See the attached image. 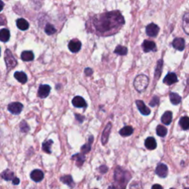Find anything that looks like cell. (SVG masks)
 <instances>
[{"instance_id":"obj_1","label":"cell","mask_w":189,"mask_h":189,"mask_svg":"<svg viewBox=\"0 0 189 189\" xmlns=\"http://www.w3.org/2000/svg\"><path fill=\"white\" fill-rule=\"evenodd\" d=\"M95 29L101 34H111L124 24V19L118 11H112L99 15L94 19Z\"/></svg>"},{"instance_id":"obj_2","label":"cell","mask_w":189,"mask_h":189,"mask_svg":"<svg viewBox=\"0 0 189 189\" xmlns=\"http://www.w3.org/2000/svg\"><path fill=\"white\" fill-rule=\"evenodd\" d=\"M148 84V78L145 75H139L134 78V88L138 92H142L145 90Z\"/></svg>"},{"instance_id":"obj_3","label":"cell","mask_w":189,"mask_h":189,"mask_svg":"<svg viewBox=\"0 0 189 189\" xmlns=\"http://www.w3.org/2000/svg\"><path fill=\"white\" fill-rule=\"evenodd\" d=\"M5 60L6 62L7 67L8 70L13 69L17 64V62L10 50H6L5 52Z\"/></svg>"},{"instance_id":"obj_4","label":"cell","mask_w":189,"mask_h":189,"mask_svg":"<svg viewBox=\"0 0 189 189\" xmlns=\"http://www.w3.org/2000/svg\"><path fill=\"white\" fill-rule=\"evenodd\" d=\"M126 173L127 171H123L122 169H120V168H118L115 173V179L120 183V185H123L124 188H125V185L128 183V179L123 177Z\"/></svg>"},{"instance_id":"obj_5","label":"cell","mask_w":189,"mask_h":189,"mask_svg":"<svg viewBox=\"0 0 189 189\" xmlns=\"http://www.w3.org/2000/svg\"><path fill=\"white\" fill-rule=\"evenodd\" d=\"M8 110L13 115H19L23 109V105L19 102H13L8 105Z\"/></svg>"},{"instance_id":"obj_6","label":"cell","mask_w":189,"mask_h":189,"mask_svg":"<svg viewBox=\"0 0 189 189\" xmlns=\"http://www.w3.org/2000/svg\"><path fill=\"white\" fill-rule=\"evenodd\" d=\"M159 30L160 29H159V27L157 24L154 23L149 24L146 28V34L150 37H155L158 34Z\"/></svg>"},{"instance_id":"obj_7","label":"cell","mask_w":189,"mask_h":189,"mask_svg":"<svg viewBox=\"0 0 189 189\" xmlns=\"http://www.w3.org/2000/svg\"><path fill=\"white\" fill-rule=\"evenodd\" d=\"M50 87L49 85L47 84H44V85H41L38 88V97L41 98H47V96L49 95L50 92Z\"/></svg>"},{"instance_id":"obj_8","label":"cell","mask_w":189,"mask_h":189,"mask_svg":"<svg viewBox=\"0 0 189 189\" xmlns=\"http://www.w3.org/2000/svg\"><path fill=\"white\" fill-rule=\"evenodd\" d=\"M68 47H69L70 50L72 52H77L80 50L81 43H80L79 40L73 39L70 41L69 45H68Z\"/></svg>"},{"instance_id":"obj_9","label":"cell","mask_w":189,"mask_h":189,"mask_svg":"<svg viewBox=\"0 0 189 189\" xmlns=\"http://www.w3.org/2000/svg\"><path fill=\"white\" fill-rule=\"evenodd\" d=\"M142 47L144 52H148L150 51H155L156 50V45L155 43L149 40H145L143 43L142 44Z\"/></svg>"},{"instance_id":"obj_10","label":"cell","mask_w":189,"mask_h":189,"mask_svg":"<svg viewBox=\"0 0 189 189\" xmlns=\"http://www.w3.org/2000/svg\"><path fill=\"white\" fill-rule=\"evenodd\" d=\"M30 178L36 183L41 182L44 179L43 171L39 170V169H36V170L33 171L30 174Z\"/></svg>"},{"instance_id":"obj_11","label":"cell","mask_w":189,"mask_h":189,"mask_svg":"<svg viewBox=\"0 0 189 189\" xmlns=\"http://www.w3.org/2000/svg\"><path fill=\"white\" fill-rule=\"evenodd\" d=\"M156 174L160 177H166L168 175V167L165 164H159L156 168Z\"/></svg>"},{"instance_id":"obj_12","label":"cell","mask_w":189,"mask_h":189,"mask_svg":"<svg viewBox=\"0 0 189 189\" xmlns=\"http://www.w3.org/2000/svg\"><path fill=\"white\" fill-rule=\"evenodd\" d=\"M72 103H73V106L77 108H83L87 106V103H86L84 99L82 97H80V96H76V97H75L73 99Z\"/></svg>"},{"instance_id":"obj_13","label":"cell","mask_w":189,"mask_h":189,"mask_svg":"<svg viewBox=\"0 0 189 189\" xmlns=\"http://www.w3.org/2000/svg\"><path fill=\"white\" fill-rule=\"evenodd\" d=\"M177 81V77L174 73H171L166 75V76L163 79V82L167 85H172L174 83H176Z\"/></svg>"},{"instance_id":"obj_14","label":"cell","mask_w":189,"mask_h":189,"mask_svg":"<svg viewBox=\"0 0 189 189\" xmlns=\"http://www.w3.org/2000/svg\"><path fill=\"white\" fill-rule=\"evenodd\" d=\"M172 45L176 50L182 51V50H184L185 48L184 39H183V38H176L174 41H173Z\"/></svg>"},{"instance_id":"obj_15","label":"cell","mask_w":189,"mask_h":189,"mask_svg":"<svg viewBox=\"0 0 189 189\" xmlns=\"http://www.w3.org/2000/svg\"><path fill=\"white\" fill-rule=\"evenodd\" d=\"M136 104H137L138 109L140 110V112H141V114H143V115H148L150 113H151V110L147 107L144 103H143L142 101L137 100V101H136Z\"/></svg>"},{"instance_id":"obj_16","label":"cell","mask_w":189,"mask_h":189,"mask_svg":"<svg viewBox=\"0 0 189 189\" xmlns=\"http://www.w3.org/2000/svg\"><path fill=\"white\" fill-rule=\"evenodd\" d=\"M112 128V124L111 123H109L106 125V127H105L104 132L102 134V138H101V141H102L103 144H106L108 141V138H109L110 131H111Z\"/></svg>"},{"instance_id":"obj_17","label":"cell","mask_w":189,"mask_h":189,"mask_svg":"<svg viewBox=\"0 0 189 189\" xmlns=\"http://www.w3.org/2000/svg\"><path fill=\"white\" fill-rule=\"evenodd\" d=\"M145 146L148 149L154 150L157 148V142L154 137H148L145 141Z\"/></svg>"},{"instance_id":"obj_18","label":"cell","mask_w":189,"mask_h":189,"mask_svg":"<svg viewBox=\"0 0 189 189\" xmlns=\"http://www.w3.org/2000/svg\"><path fill=\"white\" fill-rule=\"evenodd\" d=\"M161 121L163 124L166 125H169L172 121V112L170 111L166 112L165 113L162 115V118H161Z\"/></svg>"},{"instance_id":"obj_19","label":"cell","mask_w":189,"mask_h":189,"mask_svg":"<svg viewBox=\"0 0 189 189\" xmlns=\"http://www.w3.org/2000/svg\"><path fill=\"white\" fill-rule=\"evenodd\" d=\"M16 25L21 30H26L29 27V23L24 19H19L16 21Z\"/></svg>"},{"instance_id":"obj_20","label":"cell","mask_w":189,"mask_h":189,"mask_svg":"<svg viewBox=\"0 0 189 189\" xmlns=\"http://www.w3.org/2000/svg\"><path fill=\"white\" fill-rule=\"evenodd\" d=\"M10 36V31L8 29H2L0 30V41L3 42H6L9 40Z\"/></svg>"},{"instance_id":"obj_21","label":"cell","mask_w":189,"mask_h":189,"mask_svg":"<svg viewBox=\"0 0 189 189\" xmlns=\"http://www.w3.org/2000/svg\"><path fill=\"white\" fill-rule=\"evenodd\" d=\"M14 77L16 79L18 80L22 84H25L27 80V76L23 72H16L14 73Z\"/></svg>"},{"instance_id":"obj_22","label":"cell","mask_w":189,"mask_h":189,"mask_svg":"<svg viewBox=\"0 0 189 189\" xmlns=\"http://www.w3.org/2000/svg\"><path fill=\"white\" fill-rule=\"evenodd\" d=\"M21 58L24 62H30V61L33 60L34 54L33 53L32 51H24L21 55Z\"/></svg>"},{"instance_id":"obj_23","label":"cell","mask_w":189,"mask_h":189,"mask_svg":"<svg viewBox=\"0 0 189 189\" xmlns=\"http://www.w3.org/2000/svg\"><path fill=\"white\" fill-rule=\"evenodd\" d=\"M2 177L7 181H10V180H13L14 179V174L13 171L9 170V169H7L2 173Z\"/></svg>"},{"instance_id":"obj_24","label":"cell","mask_w":189,"mask_h":189,"mask_svg":"<svg viewBox=\"0 0 189 189\" xmlns=\"http://www.w3.org/2000/svg\"><path fill=\"white\" fill-rule=\"evenodd\" d=\"M183 27L185 32L189 35V13H185L183 16Z\"/></svg>"},{"instance_id":"obj_25","label":"cell","mask_w":189,"mask_h":189,"mask_svg":"<svg viewBox=\"0 0 189 189\" xmlns=\"http://www.w3.org/2000/svg\"><path fill=\"white\" fill-rule=\"evenodd\" d=\"M120 134L123 137H127V136H129L133 133V129L129 126H127V127H124L122 128L120 130Z\"/></svg>"},{"instance_id":"obj_26","label":"cell","mask_w":189,"mask_h":189,"mask_svg":"<svg viewBox=\"0 0 189 189\" xmlns=\"http://www.w3.org/2000/svg\"><path fill=\"white\" fill-rule=\"evenodd\" d=\"M170 101L173 104L177 105L181 102V97L178 94L171 92L170 94Z\"/></svg>"},{"instance_id":"obj_27","label":"cell","mask_w":189,"mask_h":189,"mask_svg":"<svg viewBox=\"0 0 189 189\" xmlns=\"http://www.w3.org/2000/svg\"><path fill=\"white\" fill-rule=\"evenodd\" d=\"M180 125L184 130L189 129V118L188 117H183L180 120Z\"/></svg>"},{"instance_id":"obj_28","label":"cell","mask_w":189,"mask_h":189,"mask_svg":"<svg viewBox=\"0 0 189 189\" xmlns=\"http://www.w3.org/2000/svg\"><path fill=\"white\" fill-rule=\"evenodd\" d=\"M61 180H62V183H64V184H66L69 185L70 187H73L74 185V183H73V178L70 175H66V176H64L62 177H61Z\"/></svg>"},{"instance_id":"obj_29","label":"cell","mask_w":189,"mask_h":189,"mask_svg":"<svg viewBox=\"0 0 189 189\" xmlns=\"http://www.w3.org/2000/svg\"><path fill=\"white\" fill-rule=\"evenodd\" d=\"M115 53L118 54L119 55H125L127 54L128 50L126 47L123 46H120V45H118V47L115 48Z\"/></svg>"},{"instance_id":"obj_30","label":"cell","mask_w":189,"mask_h":189,"mask_svg":"<svg viewBox=\"0 0 189 189\" xmlns=\"http://www.w3.org/2000/svg\"><path fill=\"white\" fill-rule=\"evenodd\" d=\"M53 143L52 140H49V141H45L42 145V149L44 152H47V153L50 154L51 153V150H50V147H51L52 144Z\"/></svg>"},{"instance_id":"obj_31","label":"cell","mask_w":189,"mask_h":189,"mask_svg":"<svg viewBox=\"0 0 189 189\" xmlns=\"http://www.w3.org/2000/svg\"><path fill=\"white\" fill-rule=\"evenodd\" d=\"M156 132L157 135L160 136V137H165V136L167 134V129L166 127H164L163 126L159 125L158 127H157Z\"/></svg>"},{"instance_id":"obj_32","label":"cell","mask_w":189,"mask_h":189,"mask_svg":"<svg viewBox=\"0 0 189 189\" xmlns=\"http://www.w3.org/2000/svg\"><path fill=\"white\" fill-rule=\"evenodd\" d=\"M162 64H163V62H162V59L159 60L158 62H157L156 71H155V78H157V79H158L160 76L161 70H162Z\"/></svg>"},{"instance_id":"obj_33","label":"cell","mask_w":189,"mask_h":189,"mask_svg":"<svg viewBox=\"0 0 189 189\" xmlns=\"http://www.w3.org/2000/svg\"><path fill=\"white\" fill-rule=\"evenodd\" d=\"M45 30L47 35H52L56 32V30L54 27V26L50 24H47V25L45 26Z\"/></svg>"},{"instance_id":"obj_34","label":"cell","mask_w":189,"mask_h":189,"mask_svg":"<svg viewBox=\"0 0 189 189\" xmlns=\"http://www.w3.org/2000/svg\"><path fill=\"white\" fill-rule=\"evenodd\" d=\"M92 141H93V137L92 136H91V137H90V141H89V143L88 144H86L84 145V146H82L81 148V150L82 152H83V153H87L88 152H90V148H91V143H92Z\"/></svg>"},{"instance_id":"obj_35","label":"cell","mask_w":189,"mask_h":189,"mask_svg":"<svg viewBox=\"0 0 189 189\" xmlns=\"http://www.w3.org/2000/svg\"><path fill=\"white\" fill-rule=\"evenodd\" d=\"M73 158H77V164H78V166H81L82 164H83L84 161V157L83 156V155H74V156L73 157Z\"/></svg>"},{"instance_id":"obj_36","label":"cell","mask_w":189,"mask_h":189,"mask_svg":"<svg viewBox=\"0 0 189 189\" xmlns=\"http://www.w3.org/2000/svg\"><path fill=\"white\" fill-rule=\"evenodd\" d=\"M20 128H21V130H22V132H27L30 130V128H29L28 126H27V124L25 121H22V123H21Z\"/></svg>"},{"instance_id":"obj_37","label":"cell","mask_w":189,"mask_h":189,"mask_svg":"<svg viewBox=\"0 0 189 189\" xmlns=\"http://www.w3.org/2000/svg\"><path fill=\"white\" fill-rule=\"evenodd\" d=\"M158 103H159V98L157 97V96H155V97L152 98L151 102L149 103V105L152 106V107H154V106H156L157 104H158Z\"/></svg>"},{"instance_id":"obj_38","label":"cell","mask_w":189,"mask_h":189,"mask_svg":"<svg viewBox=\"0 0 189 189\" xmlns=\"http://www.w3.org/2000/svg\"><path fill=\"white\" fill-rule=\"evenodd\" d=\"M130 189H141L140 183H132V184L131 185Z\"/></svg>"},{"instance_id":"obj_39","label":"cell","mask_w":189,"mask_h":189,"mask_svg":"<svg viewBox=\"0 0 189 189\" xmlns=\"http://www.w3.org/2000/svg\"><path fill=\"white\" fill-rule=\"evenodd\" d=\"M6 23V19L2 15H0V25H4Z\"/></svg>"},{"instance_id":"obj_40","label":"cell","mask_w":189,"mask_h":189,"mask_svg":"<svg viewBox=\"0 0 189 189\" xmlns=\"http://www.w3.org/2000/svg\"><path fill=\"white\" fill-rule=\"evenodd\" d=\"M85 73L87 76H90V75L92 74V70L90 69V68H87L85 70Z\"/></svg>"},{"instance_id":"obj_41","label":"cell","mask_w":189,"mask_h":189,"mask_svg":"<svg viewBox=\"0 0 189 189\" xmlns=\"http://www.w3.org/2000/svg\"><path fill=\"white\" fill-rule=\"evenodd\" d=\"M152 189H162V187L159 184H155L152 186Z\"/></svg>"},{"instance_id":"obj_42","label":"cell","mask_w":189,"mask_h":189,"mask_svg":"<svg viewBox=\"0 0 189 189\" xmlns=\"http://www.w3.org/2000/svg\"><path fill=\"white\" fill-rule=\"evenodd\" d=\"M12 181H13V183L14 185H18V184H19V178H17V177H14V179H13V180H12Z\"/></svg>"},{"instance_id":"obj_43","label":"cell","mask_w":189,"mask_h":189,"mask_svg":"<svg viewBox=\"0 0 189 189\" xmlns=\"http://www.w3.org/2000/svg\"><path fill=\"white\" fill-rule=\"evenodd\" d=\"M3 8H4V2H2V1H0V12L2 10Z\"/></svg>"},{"instance_id":"obj_44","label":"cell","mask_w":189,"mask_h":189,"mask_svg":"<svg viewBox=\"0 0 189 189\" xmlns=\"http://www.w3.org/2000/svg\"><path fill=\"white\" fill-rule=\"evenodd\" d=\"M0 54H1V49H0Z\"/></svg>"},{"instance_id":"obj_45","label":"cell","mask_w":189,"mask_h":189,"mask_svg":"<svg viewBox=\"0 0 189 189\" xmlns=\"http://www.w3.org/2000/svg\"><path fill=\"white\" fill-rule=\"evenodd\" d=\"M185 189H189V188H185Z\"/></svg>"}]
</instances>
